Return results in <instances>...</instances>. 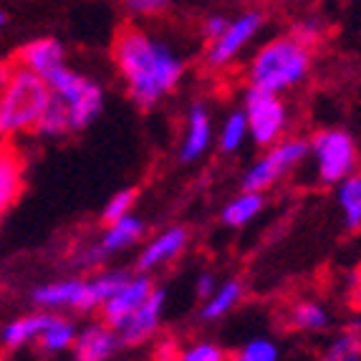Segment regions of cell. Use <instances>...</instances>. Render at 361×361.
Returning <instances> with one entry per match:
<instances>
[{"label":"cell","instance_id":"11","mask_svg":"<svg viewBox=\"0 0 361 361\" xmlns=\"http://www.w3.org/2000/svg\"><path fill=\"white\" fill-rule=\"evenodd\" d=\"M152 290H154V283H152L147 276H129L127 281L114 290V295L102 306V319L106 321L109 326L116 329V326L124 324V321L149 298Z\"/></svg>","mask_w":361,"mask_h":361},{"label":"cell","instance_id":"32","mask_svg":"<svg viewBox=\"0 0 361 361\" xmlns=\"http://www.w3.org/2000/svg\"><path fill=\"white\" fill-rule=\"evenodd\" d=\"M104 258H106V253L102 250V245H89L76 260H78V265H84V268H97Z\"/></svg>","mask_w":361,"mask_h":361},{"label":"cell","instance_id":"33","mask_svg":"<svg viewBox=\"0 0 361 361\" xmlns=\"http://www.w3.org/2000/svg\"><path fill=\"white\" fill-rule=\"evenodd\" d=\"M217 288V281L212 273H202V276L197 278V295L200 298H210L212 293H215Z\"/></svg>","mask_w":361,"mask_h":361},{"label":"cell","instance_id":"1","mask_svg":"<svg viewBox=\"0 0 361 361\" xmlns=\"http://www.w3.org/2000/svg\"><path fill=\"white\" fill-rule=\"evenodd\" d=\"M111 59L127 94L139 109H152L177 89L185 76V61L162 38L124 25L111 46Z\"/></svg>","mask_w":361,"mask_h":361},{"label":"cell","instance_id":"4","mask_svg":"<svg viewBox=\"0 0 361 361\" xmlns=\"http://www.w3.org/2000/svg\"><path fill=\"white\" fill-rule=\"evenodd\" d=\"M49 86L61 102L66 104L68 116H71L73 134L81 132L102 114L104 109V91L97 81H91L84 73L73 71L68 66L56 68L49 76Z\"/></svg>","mask_w":361,"mask_h":361},{"label":"cell","instance_id":"15","mask_svg":"<svg viewBox=\"0 0 361 361\" xmlns=\"http://www.w3.org/2000/svg\"><path fill=\"white\" fill-rule=\"evenodd\" d=\"M16 63L49 78L56 68L66 66V54H63V46L56 38H36L18 51Z\"/></svg>","mask_w":361,"mask_h":361},{"label":"cell","instance_id":"36","mask_svg":"<svg viewBox=\"0 0 361 361\" xmlns=\"http://www.w3.org/2000/svg\"><path fill=\"white\" fill-rule=\"evenodd\" d=\"M3 23H6V16H3V13H0V28H3Z\"/></svg>","mask_w":361,"mask_h":361},{"label":"cell","instance_id":"37","mask_svg":"<svg viewBox=\"0 0 361 361\" xmlns=\"http://www.w3.org/2000/svg\"><path fill=\"white\" fill-rule=\"evenodd\" d=\"M359 326H361V324H359Z\"/></svg>","mask_w":361,"mask_h":361},{"label":"cell","instance_id":"17","mask_svg":"<svg viewBox=\"0 0 361 361\" xmlns=\"http://www.w3.org/2000/svg\"><path fill=\"white\" fill-rule=\"evenodd\" d=\"M51 313H30V316H20V319L11 321V324L0 331V343L8 351H20L30 343H38L43 329L49 324Z\"/></svg>","mask_w":361,"mask_h":361},{"label":"cell","instance_id":"16","mask_svg":"<svg viewBox=\"0 0 361 361\" xmlns=\"http://www.w3.org/2000/svg\"><path fill=\"white\" fill-rule=\"evenodd\" d=\"M187 245V230L185 228H169L159 233L154 240L147 243V247L139 255V271H154L159 265L175 260Z\"/></svg>","mask_w":361,"mask_h":361},{"label":"cell","instance_id":"14","mask_svg":"<svg viewBox=\"0 0 361 361\" xmlns=\"http://www.w3.org/2000/svg\"><path fill=\"white\" fill-rule=\"evenodd\" d=\"M23 157L6 139L0 142V217L6 215L23 192Z\"/></svg>","mask_w":361,"mask_h":361},{"label":"cell","instance_id":"24","mask_svg":"<svg viewBox=\"0 0 361 361\" xmlns=\"http://www.w3.org/2000/svg\"><path fill=\"white\" fill-rule=\"evenodd\" d=\"M245 137H250L245 114H243V111H233V114L223 121V129H220V149L238 152L243 147V142H245Z\"/></svg>","mask_w":361,"mask_h":361},{"label":"cell","instance_id":"12","mask_svg":"<svg viewBox=\"0 0 361 361\" xmlns=\"http://www.w3.org/2000/svg\"><path fill=\"white\" fill-rule=\"evenodd\" d=\"M119 349H121L119 334L114 331V326H109L102 319L97 324L84 326L76 334L73 356L81 361H104V359H111Z\"/></svg>","mask_w":361,"mask_h":361},{"label":"cell","instance_id":"3","mask_svg":"<svg viewBox=\"0 0 361 361\" xmlns=\"http://www.w3.org/2000/svg\"><path fill=\"white\" fill-rule=\"evenodd\" d=\"M51 97L54 91L49 86V78L16 63L6 89L0 94V109H3L8 137L36 134L38 121L46 114Z\"/></svg>","mask_w":361,"mask_h":361},{"label":"cell","instance_id":"25","mask_svg":"<svg viewBox=\"0 0 361 361\" xmlns=\"http://www.w3.org/2000/svg\"><path fill=\"white\" fill-rule=\"evenodd\" d=\"M238 361H276L278 359V346L268 338H253L247 341L238 354H235Z\"/></svg>","mask_w":361,"mask_h":361},{"label":"cell","instance_id":"34","mask_svg":"<svg viewBox=\"0 0 361 361\" xmlns=\"http://www.w3.org/2000/svg\"><path fill=\"white\" fill-rule=\"evenodd\" d=\"M13 73V66L8 63V61H0V94H3V89H6L8 78H11Z\"/></svg>","mask_w":361,"mask_h":361},{"label":"cell","instance_id":"29","mask_svg":"<svg viewBox=\"0 0 361 361\" xmlns=\"http://www.w3.org/2000/svg\"><path fill=\"white\" fill-rule=\"evenodd\" d=\"M295 38L301 43H306L308 49L311 46H316V43L321 41V36H324V23H321L319 18H306V20H298V23L293 25V30H290Z\"/></svg>","mask_w":361,"mask_h":361},{"label":"cell","instance_id":"18","mask_svg":"<svg viewBox=\"0 0 361 361\" xmlns=\"http://www.w3.org/2000/svg\"><path fill=\"white\" fill-rule=\"evenodd\" d=\"M142 235H145V223L134 215H124L114 223H106V230H104L99 245L106 255L121 253V250L132 247Z\"/></svg>","mask_w":361,"mask_h":361},{"label":"cell","instance_id":"35","mask_svg":"<svg viewBox=\"0 0 361 361\" xmlns=\"http://www.w3.org/2000/svg\"><path fill=\"white\" fill-rule=\"evenodd\" d=\"M8 139V129H6V119H3V109H0V142Z\"/></svg>","mask_w":361,"mask_h":361},{"label":"cell","instance_id":"5","mask_svg":"<svg viewBox=\"0 0 361 361\" xmlns=\"http://www.w3.org/2000/svg\"><path fill=\"white\" fill-rule=\"evenodd\" d=\"M243 114L247 119L250 137L260 147H271L281 142L286 127H288V109L276 91L247 86L245 97H243Z\"/></svg>","mask_w":361,"mask_h":361},{"label":"cell","instance_id":"28","mask_svg":"<svg viewBox=\"0 0 361 361\" xmlns=\"http://www.w3.org/2000/svg\"><path fill=\"white\" fill-rule=\"evenodd\" d=\"M180 359H185V361H225L228 354H225L217 343L200 341V343H192V346H187V349L180 354Z\"/></svg>","mask_w":361,"mask_h":361},{"label":"cell","instance_id":"10","mask_svg":"<svg viewBox=\"0 0 361 361\" xmlns=\"http://www.w3.org/2000/svg\"><path fill=\"white\" fill-rule=\"evenodd\" d=\"M164 301H167L164 288H157L154 286L149 298H147L124 324H119L114 329V331L119 334L121 346H142V343L154 336L157 329H159V321H162Z\"/></svg>","mask_w":361,"mask_h":361},{"label":"cell","instance_id":"21","mask_svg":"<svg viewBox=\"0 0 361 361\" xmlns=\"http://www.w3.org/2000/svg\"><path fill=\"white\" fill-rule=\"evenodd\" d=\"M338 205H341L346 228L359 230L361 228V175L351 172L338 182Z\"/></svg>","mask_w":361,"mask_h":361},{"label":"cell","instance_id":"31","mask_svg":"<svg viewBox=\"0 0 361 361\" xmlns=\"http://www.w3.org/2000/svg\"><path fill=\"white\" fill-rule=\"evenodd\" d=\"M228 23L230 20L225 18V16H210V18L205 20V25H202V33H205L207 41H215V38L228 28Z\"/></svg>","mask_w":361,"mask_h":361},{"label":"cell","instance_id":"26","mask_svg":"<svg viewBox=\"0 0 361 361\" xmlns=\"http://www.w3.org/2000/svg\"><path fill=\"white\" fill-rule=\"evenodd\" d=\"M134 200H137L134 190H121V192H116L114 197L106 202V207H104L102 220L104 223H114V220H119V217L129 215V210L134 207Z\"/></svg>","mask_w":361,"mask_h":361},{"label":"cell","instance_id":"27","mask_svg":"<svg viewBox=\"0 0 361 361\" xmlns=\"http://www.w3.org/2000/svg\"><path fill=\"white\" fill-rule=\"evenodd\" d=\"M329 359L334 361H349V359H359L361 356V341L356 334H341L336 341L329 346Z\"/></svg>","mask_w":361,"mask_h":361},{"label":"cell","instance_id":"6","mask_svg":"<svg viewBox=\"0 0 361 361\" xmlns=\"http://www.w3.org/2000/svg\"><path fill=\"white\" fill-rule=\"evenodd\" d=\"M316 169L326 185H338L356 169V145L341 129H324L311 139Z\"/></svg>","mask_w":361,"mask_h":361},{"label":"cell","instance_id":"22","mask_svg":"<svg viewBox=\"0 0 361 361\" xmlns=\"http://www.w3.org/2000/svg\"><path fill=\"white\" fill-rule=\"evenodd\" d=\"M240 295H243V286L238 283V281H228V283L217 286L215 293L207 298L205 308H202V319L215 321V319H220V316H225L235 303L240 301Z\"/></svg>","mask_w":361,"mask_h":361},{"label":"cell","instance_id":"8","mask_svg":"<svg viewBox=\"0 0 361 361\" xmlns=\"http://www.w3.org/2000/svg\"><path fill=\"white\" fill-rule=\"evenodd\" d=\"M33 301L41 308H68V311H97L102 308V295L94 278H61L54 283L38 286L33 290Z\"/></svg>","mask_w":361,"mask_h":361},{"label":"cell","instance_id":"9","mask_svg":"<svg viewBox=\"0 0 361 361\" xmlns=\"http://www.w3.org/2000/svg\"><path fill=\"white\" fill-rule=\"evenodd\" d=\"M263 25V16L255 11H247L238 18H233L228 23V28L210 41V49H207V66L210 68H225L235 56L245 49L247 43L253 41L255 33Z\"/></svg>","mask_w":361,"mask_h":361},{"label":"cell","instance_id":"7","mask_svg":"<svg viewBox=\"0 0 361 361\" xmlns=\"http://www.w3.org/2000/svg\"><path fill=\"white\" fill-rule=\"evenodd\" d=\"M311 145H306L303 139H281L276 145H271V149L260 157L253 167L247 169L245 177H243V187L245 190H268L273 182H278L286 172L301 162L303 157L308 154Z\"/></svg>","mask_w":361,"mask_h":361},{"label":"cell","instance_id":"30","mask_svg":"<svg viewBox=\"0 0 361 361\" xmlns=\"http://www.w3.org/2000/svg\"><path fill=\"white\" fill-rule=\"evenodd\" d=\"M124 3L129 6V11L139 13V16H157L167 6V0H124Z\"/></svg>","mask_w":361,"mask_h":361},{"label":"cell","instance_id":"13","mask_svg":"<svg viewBox=\"0 0 361 361\" xmlns=\"http://www.w3.org/2000/svg\"><path fill=\"white\" fill-rule=\"evenodd\" d=\"M212 142V119L205 104H192L187 111L185 121V137L180 145V159L182 162H195L205 154Z\"/></svg>","mask_w":361,"mask_h":361},{"label":"cell","instance_id":"20","mask_svg":"<svg viewBox=\"0 0 361 361\" xmlns=\"http://www.w3.org/2000/svg\"><path fill=\"white\" fill-rule=\"evenodd\" d=\"M263 210V192L258 190H243L238 197H233L223 207V223L228 228H243Z\"/></svg>","mask_w":361,"mask_h":361},{"label":"cell","instance_id":"19","mask_svg":"<svg viewBox=\"0 0 361 361\" xmlns=\"http://www.w3.org/2000/svg\"><path fill=\"white\" fill-rule=\"evenodd\" d=\"M76 324L63 316H51L46 329H43L41 338H38V346L41 351L46 354H63V351L73 349V343H76Z\"/></svg>","mask_w":361,"mask_h":361},{"label":"cell","instance_id":"23","mask_svg":"<svg viewBox=\"0 0 361 361\" xmlns=\"http://www.w3.org/2000/svg\"><path fill=\"white\" fill-rule=\"evenodd\" d=\"M290 324L295 329H301V331H321L329 324V313H326V308L321 303L303 301L290 311Z\"/></svg>","mask_w":361,"mask_h":361},{"label":"cell","instance_id":"2","mask_svg":"<svg viewBox=\"0 0 361 361\" xmlns=\"http://www.w3.org/2000/svg\"><path fill=\"white\" fill-rule=\"evenodd\" d=\"M308 68H311V49L298 41L293 33H288V36H278L260 46L245 76L247 84L255 89L286 94L308 76Z\"/></svg>","mask_w":361,"mask_h":361}]
</instances>
